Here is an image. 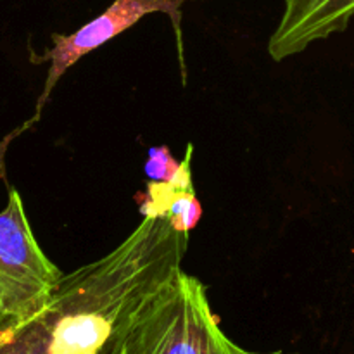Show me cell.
I'll return each instance as SVG.
<instances>
[{
  "instance_id": "cell-2",
  "label": "cell",
  "mask_w": 354,
  "mask_h": 354,
  "mask_svg": "<svg viewBox=\"0 0 354 354\" xmlns=\"http://www.w3.org/2000/svg\"><path fill=\"white\" fill-rule=\"evenodd\" d=\"M187 2H190V0H114L100 16H97L95 19L86 23L85 26L76 30L75 33L52 35V48H48V50L40 57V61H50V68H48L44 90H41L40 97H38L35 116L31 118L28 123H24L19 130L14 131V133L3 142V145H6L10 138L16 137L17 133L28 130L31 124H35L40 120L41 111H44L45 102H47L48 97H50L54 86L57 85L61 76L64 75L71 66H75L80 59L85 57L86 54H90V52L95 50V48H99L100 45H104L106 41L116 38L118 35L130 30L131 26H135L138 21H142L145 16H149V14H168L173 19V23H175V26H178L180 9H182L183 3Z\"/></svg>"
},
{
  "instance_id": "cell-6",
  "label": "cell",
  "mask_w": 354,
  "mask_h": 354,
  "mask_svg": "<svg viewBox=\"0 0 354 354\" xmlns=\"http://www.w3.org/2000/svg\"><path fill=\"white\" fill-rule=\"evenodd\" d=\"M192 144L187 145L183 161H176L169 152L168 145L151 147L147 152V161L144 165L145 176L152 182L171 183V185L192 189Z\"/></svg>"
},
{
  "instance_id": "cell-7",
  "label": "cell",
  "mask_w": 354,
  "mask_h": 354,
  "mask_svg": "<svg viewBox=\"0 0 354 354\" xmlns=\"http://www.w3.org/2000/svg\"><path fill=\"white\" fill-rule=\"evenodd\" d=\"M259 354H261V353H259ZM272 354H282V353H272Z\"/></svg>"
},
{
  "instance_id": "cell-1",
  "label": "cell",
  "mask_w": 354,
  "mask_h": 354,
  "mask_svg": "<svg viewBox=\"0 0 354 354\" xmlns=\"http://www.w3.org/2000/svg\"><path fill=\"white\" fill-rule=\"evenodd\" d=\"M64 273L45 256L17 190L0 211V324L23 322L45 306Z\"/></svg>"
},
{
  "instance_id": "cell-3",
  "label": "cell",
  "mask_w": 354,
  "mask_h": 354,
  "mask_svg": "<svg viewBox=\"0 0 354 354\" xmlns=\"http://www.w3.org/2000/svg\"><path fill=\"white\" fill-rule=\"evenodd\" d=\"M154 354H259L245 351L225 335L211 310L206 287L182 272L175 317Z\"/></svg>"
},
{
  "instance_id": "cell-8",
  "label": "cell",
  "mask_w": 354,
  "mask_h": 354,
  "mask_svg": "<svg viewBox=\"0 0 354 354\" xmlns=\"http://www.w3.org/2000/svg\"><path fill=\"white\" fill-rule=\"evenodd\" d=\"M0 354H2V353H0Z\"/></svg>"
},
{
  "instance_id": "cell-5",
  "label": "cell",
  "mask_w": 354,
  "mask_h": 354,
  "mask_svg": "<svg viewBox=\"0 0 354 354\" xmlns=\"http://www.w3.org/2000/svg\"><path fill=\"white\" fill-rule=\"evenodd\" d=\"M144 218H162L175 230L190 234L203 216L196 190L149 180L144 196H137Z\"/></svg>"
},
{
  "instance_id": "cell-4",
  "label": "cell",
  "mask_w": 354,
  "mask_h": 354,
  "mask_svg": "<svg viewBox=\"0 0 354 354\" xmlns=\"http://www.w3.org/2000/svg\"><path fill=\"white\" fill-rule=\"evenodd\" d=\"M353 17L354 0H283L282 17L268 41L270 57H292L313 41L344 31Z\"/></svg>"
}]
</instances>
